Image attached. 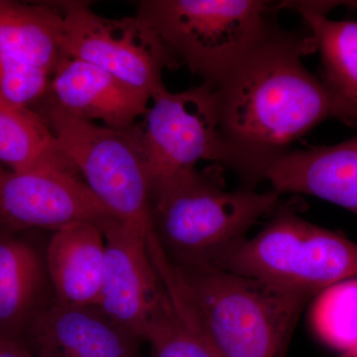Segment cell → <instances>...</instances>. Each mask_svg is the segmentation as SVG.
Segmentation results:
<instances>
[{
	"label": "cell",
	"mask_w": 357,
	"mask_h": 357,
	"mask_svg": "<svg viewBox=\"0 0 357 357\" xmlns=\"http://www.w3.org/2000/svg\"><path fill=\"white\" fill-rule=\"evenodd\" d=\"M317 51L311 34L277 27L215 86L220 128L246 182L264 178L287 148L342 110L303 59Z\"/></svg>",
	"instance_id": "cell-1"
},
{
	"label": "cell",
	"mask_w": 357,
	"mask_h": 357,
	"mask_svg": "<svg viewBox=\"0 0 357 357\" xmlns=\"http://www.w3.org/2000/svg\"><path fill=\"white\" fill-rule=\"evenodd\" d=\"M164 286L218 357H286L307 299L223 268L178 271Z\"/></svg>",
	"instance_id": "cell-2"
},
{
	"label": "cell",
	"mask_w": 357,
	"mask_h": 357,
	"mask_svg": "<svg viewBox=\"0 0 357 357\" xmlns=\"http://www.w3.org/2000/svg\"><path fill=\"white\" fill-rule=\"evenodd\" d=\"M217 171L195 169L150 190L155 236L178 271L222 268L251 227L279 208V192L229 191Z\"/></svg>",
	"instance_id": "cell-3"
},
{
	"label": "cell",
	"mask_w": 357,
	"mask_h": 357,
	"mask_svg": "<svg viewBox=\"0 0 357 357\" xmlns=\"http://www.w3.org/2000/svg\"><path fill=\"white\" fill-rule=\"evenodd\" d=\"M276 9L262 0H145L137 15L181 65L218 86L276 29Z\"/></svg>",
	"instance_id": "cell-4"
},
{
	"label": "cell",
	"mask_w": 357,
	"mask_h": 357,
	"mask_svg": "<svg viewBox=\"0 0 357 357\" xmlns=\"http://www.w3.org/2000/svg\"><path fill=\"white\" fill-rule=\"evenodd\" d=\"M222 268L310 300L357 278V243L278 208L264 229L234 249Z\"/></svg>",
	"instance_id": "cell-5"
},
{
	"label": "cell",
	"mask_w": 357,
	"mask_h": 357,
	"mask_svg": "<svg viewBox=\"0 0 357 357\" xmlns=\"http://www.w3.org/2000/svg\"><path fill=\"white\" fill-rule=\"evenodd\" d=\"M43 102L40 114L96 199L150 250L158 245L144 160L128 129L98 126Z\"/></svg>",
	"instance_id": "cell-6"
},
{
	"label": "cell",
	"mask_w": 357,
	"mask_h": 357,
	"mask_svg": "<svg viewBox=\"0 0 357 357\" xmlns=\"http://www.w3.org/2000/svg\"><path fill=\"white\" fill-rule=\"evenodd\" d=\"M142 121L128 129L144 160L150 190L211 161L234 169L231 149L220 128L218 89L208 84L152 96Z\"/></svg>",
	"instance_id": "cell-7"
},
{
	"label": "cell",
	"mask_w": 357,
	"mask_h": 357,
	"mask_svg": "<svg viewBox=\"0 0 357 357\" xmlns=\"http://www.w3.org/2000/svg\"><path fill=\"white\" fill-rule=\"evenodd\" d=\"M64 17L62 51L107 70L152 98L165 89L162 74L181 66L153 27L136 14L107 18L88 2L60 1Z\"/></svg>",
	"instance_id": "cell-8"
},
{
	"label": "cell",
	"mask_w": 357,
	"mask_h": 357,
	"mask_svg": "<svg viewBox=\"0 0 357 357\" xmlns=\"http://www.w3.org/2000/svg\"><path fill=\"white\" fill-rule=\"evenodd\" d=\"M64 149L21 171L0 177V229L54 232L77 222L102 227L115 218L79 178Z\"/></svg>",
	"instance_id": "cell-9"
},
{
	"label": "cell",
	"mask_w": 357,
	"mask_h": 357,
	"mask_svg": "<svg viewBox=\"0 0 357 357\" xmlns=\"http://www.w3.org/2000/svg\"><path fill=\"white\" fill-rule=\"evenodd\" d=\"M107 243L98 307L134 337L143 333L168 300L147 241L116 218L102 225Z\"/></svg>",
	"instance_id": "cell-10"
},
{
	"label": "cell",
	"mask_w": 357,
	"mask_h": 357,
	"mask_svg": "<svg viewBox=\"0 0 357 357\" xmlns=\"http://www.w3.org/2000/svg\"><path fill=\"white\" fill-rule=\"evenodd\" d=\"M44 100L77 119L128 130L144 114L151 98L107 70L63 56Z\"/></svg>",
	"instance_id": "cell-11"
},
{
	"label": "cell",
	"mask_w": 357,
	"mask_h": 357,
	"mask_svg": "<svg viewBox=\"0 0 357 357\" xmlns=\"http://www.w3.org/2000/svg\"><path fill=\"white\" fill-rule=\"evenodd\" d=\"M273 191L309 195L357 215V134L332 146L287 151L265 173Z\"/></svg>",
	"instance_id": "cell-12"
},
{
	"label": "cell",
	"mask_w": 357,
	"mask_h": 357,
	"mask_svg": "<svg viewBox=\"0 0 357 357\" xmlns=\"http://www.w3.org/2000/svg\"><path fill=\"white\" fill-rule=\"evenodd\" d=\"M36 357H131L130 333L96 306L55 302L30 326Z\"/></svg>",
	"instance_id": "cell-13"
},
{
	"label": "cell",
	"mask_w": 357,
	"mask_h": 357,
	"mask_svg": "<svg viewBox=\"0 0 357 357\" xmlns=\"http://www.w3.org/2000/svg\"><path fill=\"white\" fill-rule=\"evenodd\" d=\"M105 253V234L96 223H74L54 232L44 262L56 302L70 306H96Z\"/></svg>",
	"instance_id": "cell-14"
},
{
	"label": "cell",
	"mask_w": 357,
	"mask_h": 357,
	"mask_svg": "<svg viewBox=\"0 0 357 357\" xmlns=\"http://www.w3.org/2000/svg\"><path fill=\"white\" fill-rule=\"evenodd\" d=\"M337 1H283L278 8L295 9L316 42L323 65L321 81L337 100L342 121L357 129V22L333 20L328 13Z\"/></svg>",
	"instance_id": "cell-15"
},
{
	"label": "cell",
	"mask_w": 357,
	"mask_h": 357,
	"mask_svg": "<svg viewBox=\"0 0 357 357\" xmlns=\"http://www.w3.org/2000/svg\"><path fill=\"white\" fill-rule=\"evenodd\" d=\"M11 234L0 229V338L22 345L42 310L47 272L35 248Z\"/></svg>",
	"instance_id": "cell-16"
},
{
	"label": "cell",
	"mask_w": 357,
	"mask_h": 357,
	"mask_svg": "<svg viewBox=\"0 0 357 357\" xmlns=\"http://www.w3.org/2000/svg\"><path fill=\"white\" fill-rule=\"evenodd\" d=\"M63 29L59 2L0 0V54L53 74L63 57Z\"/></svg>",
	"instance_id": "cell-17"
},
{
	"label": "cell",
	"mask_w": 357,
	"mask_h": 357,
	"mask_svg": "<svg viewBox=\"0 0 357 357\" xmlns=\"http://www.w3.org/2000/svg\"><path fill=\"white\" fill-rule=\"evenodd\" d=\"M62 151L41 114L0 102V162L10 171L25 170Z\"/></svg>",
	"instance_id": "cell-18"
},
{
	"label": "cell",
	"mask_w": 357,
	"mask_h": 357,
	"mask_svg": "<svg viewBox=\"0 0 357 357\" xmlns=\"http://www.w3.org/2000/svg\"><path fill=\"white\" fill-rule=\"evenodd\" d=\"M312 324L319 340L340 354L357 344V278L319 293L312 306Z\"/></svg>",
	"instance_id": "cell-19"
},
{
	"label": "cell",
	"mask_w": 357,
	"mask_h": 357,
	"mask_svg": "<svg viewBox=\"0 0 357 357\" xmlns=\"http://www.w3.org/2000/svg\"><path fill=\"white\" fill-rule=\"evenodd\" d=\"M142 338L155 357H218L201 333L178 311L169 296Z\"/></svg>",
	"instance_id": "cell-20"
},
{
	"label": "cell",
	"mask_w": 357,
	"mask_h": 357,
	"mask_svg": "<svg viewBox=\"0 0 357 357\" xmlns=\"http://www.w3.org/2000/svg\"><path fill=\"white\" fill-rule=\"evenodd\" d=\"M51 77L47 70L0 54V102L30 109L44 100Z\"/></svg>",
	"instance_id": "cell-21"
},
{
	"label": "cell",
	"mask_w": 357,
	"mask_h": 357,
	"mask_svg": "<svg viewBox=\"0 0 357 357\" xmlns=\"http://www.w3.org/2000/svg\"><path fill=\"white\" fill-rule=\"evenodd\" d=\"M0 357H31L22 345L0 338Z\"/></svg>",
	"instance_id": "cell-22"
},
{
	"label": "cell",
	"mask_w": 357,
	"mask_h": 357,
	"mask_svg": "<svg viewBox=\"0 0 357 357\" xmlns=\"http://www.w3.org/2000/svg\"><path fill=\"white\" fill-rule=\"evenodd\" d=\"M337 357H357V344L347 349V351L342 352Z\"/></svg>",
	"instance_id": "cell-23"
},
{
	"label": "cell",
	"mask_w": 357,
	"mask_h": 357,
	"mask_svg": "<svg viewBox=\"0 0 357 357\" xmlns=\"http://www.w3.org/2000/svg\"><path fill=\"white\" fill-rule=\"evenodd\" d=\"M340 4H342V6L356 7V8H357V1H340Z\"/></svg>",
	"instance_id": "cell-24"
},
{
	"label": "cell",
	"mask_w": 357,
	"mask_h": 357,
	"mask_svg": "<svg viewBox=\"0 0 357 357\" xmlns=\"http://www.w3.org/2000/svg\"><path fill=\"white\" fill-rule=\"evenodd\" d=\"M6 170H4L3 168H2V166L0 165V177H1L2 175H3L4 172H6Z\"/></svg>",
	"instance_id": "cell-25"
}]
</instances>
